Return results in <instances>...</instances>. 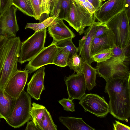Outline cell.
Wrapping results in <instances>:
<instances>
[{
	"label": "cell",
	"instance_id": "44",
	"mask_svg": "<svg viewBox=\"0 0 130 130\" xmlns=\"http://www.w3.org/2000/svg\"><path fill=\"white\" fill-rule=\"evenodd\" d=\"M38 0L39 1L40 4V7H41V0Z\"/></svg>",
	"mask_w": 130,
	"mask_h": 130
},
{
	"label": "cell",
	"instance_id": "19",
	"mask_svg": "<svg viewBox=\"0 0 130 130\" xmlns=\"http://www.w3.org/2000/svg\"><path fill=\"white\" fill-rule=\"evenodd\" d=\"M58 119L59 121L69 130H95L85 123L82 118L60 116Z\"/></svg>",
	"mask_w": 130,
	"mask_h": 130
},
{
	"label": "cell",
	"instance_id": "32",
	"mask_svg": "<svg viewBox=\"0 0 130 130\" xmlns=\"http://www.w3.org/2000/svg\"><path fill=\"white\" fill-rule=\"evenodd\" d=\"M109 29L105 24L100 22L98 25L93 38L99 37L105 33Z\"/></svg>",
	"mask_w": 130,
	"mask_h": 130
},
{
	"label": "cell",
	"instance_id": "37",
	"mask_svg": "<svg viewBox=\"0 0 130 130\" xmlns=\"http://www.w3.org/2000/svg\"><path fill=\"white\" fill-rule=\"evenodd\" d=\"M25 130H40V128L36 125L32 120L28 122Z\"/></svg>",
	"mask_w": 130,
	"mask_h": 130
},
{
	"label": "cell",
	"instance_id": "39",
	"mask_svg": "<svg viewBox=\"0 0 130 130\" xmlns=\"http://www.w3.org/2000/svg\"><path fill=\"white\" fill-rule=\"evenodd\" d=\"M124 9L128 17L130 20V0H125Z\"/></svg>",
	"mask_w": 130,
	"mask_h": 130
},
{
	"label": "cell",
	"instance_id": "43",
	"mask_svg": "<svg viewBox=\"0 0 130 130\" xmlns=\"http://www.w3.org/2000/svg\"><path fill=\"white\" fill-rule=\"evenodd\" d=\"M5 37L4 36H0V41L3 40Z\"/></svg>",
	"mask_w": 130,
	"mask_h": 130
},
{
	"label": "cell",
	"instance_id": "33",
	"mask_svg": "<svg viewBox=\"0 0 130 130\" xmlns=\"http://www.w3.org/2000/svg\"><path fill=\"white\" fill-rule=\"evenodd\" d=\"M84 7L91 13L94 14L95 11L94 7L88 0H74Z\"/></svg>",
	"mask_w": 130,
	"mask_h": 130
},
{
	"label": "cell",
	"instance_id": "31",
	"mask_svg": "<svg viewBox=\"0 0 130 130\" xmlns=\"http://www.w3.org/2000/svg\"><path fill=\"white\" fill-rule=\"evenodd\" d=\"M63 107L64 110L68 111H75L74 105L71 100L68 99L63 98L58 101Z\"/></svg>",
	"mask_w": 130,
	"mask_h": 130
},
{
	"label": "cell",
	"instance_id": "21",
	"mask_svg": "<svg viewBox=\"0 0 130 130\" xmlns=\"http://www.w3.org/2000/svg\"><path fill=\"white\" fill-rule=\"evenodd\" d=\"M72 0H58L50 16L55 15L58 19L64 20L70 7Z\"/></svg>",
	"mask_w": 130,
	"mask_h": 130
},
{
	"label": "cell",
	"instance_id": "35",
	"mask_svg": "<svg viewBox=\"0 0 130 130\" xmlns=\"http://www.w3.org/2000/svg\"><path fill=\"white\" fill-rule=\"evenodd\" d=\"M41 8L42 14L46 13L48 15L50 13V8L49 0H41Z\"/></svg>",
	"mask_w": 130,
	"mask_h": 130
},
{
	"label": "cell",
	"instance_id": "12",
	"mask_svg": "<svg viewBox=\"0 0 130 130\" xmlns=\"http://www.w3.org/2000/svg\"><path fill=\"white\" fill-rule=\"evenodd\" d=\"M64 80L68 95V99L80 100L85 94L86 85L82 73H74L68 77L65 76Z\"/></svg>",
	"mask_w": 130,
	"mask_h": 130
},
{
	"label": "cell",
	"instance_id": "6",
	"mask_svg": "<svg viewBox=\"0 0 130 130\" xmlns=\"http://www.w3.org/2000/svg\"><path fill=\"white\" fill-rule=\"evenodd\" d=\"M46 32V28L35 31L21 42L19 62L22 64L30 61L44 47Z\"/></svg>",
	"mask_w": 130,
	"mask_h": 130
},
{
	"label": "cell",
	"instance_id": "3",
	"mask_svg": "<svg viewBox=\"0 0 130 130\" xmlns=\"http://www.w3.org/2000/svg\"><path fill=\"white\" fill-rule=\"evenodd\" d=\"M31 104L30 96L23 90L16 99L13 109L10 115L5 120L6 122L15 128L23 126L31 119Z\"/></svg>",
	"mask_w": 130,
	"mask_h": 130
},
{
	"label": "cell",
	"instance_id": "15",
	"mask_svg": "<svg viewBox=\"0 0 130 130\" xmlns=\"http://www.w3.org/2000/svg\"><path fill=\"white\" fill-rule=\"evenodd\" d=\"M45 75V67H42L34 73L27 84V93L36 100L40 99L41 94L45 89L44 85Z\"/></svg>",
	"mask_w": 130,
	"mask_h": 130
},
{
	"label": "cell",
	"instance_id": "4",
	"mask_svg": "<svg viewBox=\"0 0 130 130\" xmlns=\"http://www.w3.org/2000/svg\"><path fill=\"white\" fill-rule=\"evenodd\" d=\"M129 21L124 9L105 24L115 35L116 46L121 48L130 45Z\"/></svg>",
	"mask_w": 130,
	"mask_h": 130
},
{
	"label": "cell",
	"instance_id": "14",
	"mask_svg": "<svg viewBox=\"0 0 130 130\" xmlns=\"http://www.w3.org/2000/svg\"><path fill=\"white\" fill-rule=\"evenodd\" d=\"M100 23L94 20L93 24L85 30L84 36L79 41L78 55L81 56L84 61L89 64L94 62L91 54L90 47L92 39Z\"/></svg>",
	"mask_w": 130,
	"mask_h": 130
},
{
	"label": "cell",
	"instance_id": "30",
	"mask_svg": "<svg viewBox=\"0 0 130 130\" xmlns=\"http://www.w3.org/2000/svg\"><path fill=\"white\" fill-rule=\"evenodd\" d=\"M34 12V18L36 20H40L42 15L40 5L38 0H30Z\"/></svg>",
	"mask_w": 130,
	"mask_h": 130
},
{
	"label": "cell",
	"instance_id": "34",
	"mask_svg": "<svg viewBox=\"0 0 130 130\" xmlns=\"http://www.w3.org/2000/svg\"><path fill=\"white\" fill-rule=\"evenodd\" d=\"M11 5V0H0V15L4 13Z\"/></svg>",
	"mask_w": 130,
	"mask_h": 130
},
{
	"label": "cell",
	"instance_id": "27",
	"mask_svg": "<svg viewBox=\"0 0 130 130\" xmlns=\"http://www.w3.org/2000/svg\"><path fill=\"white\" fill-rule=\"evenodd\" d=\"M72 39L71 38L65 39L57 43L56 44L57 47L63 48L67 51L69 55V59L78 52V48L74 45Z\"/></svg>",
	"mask_w": 130,
	"mask_h": 130
},
{
	"label": "cell",
	"instance_id": "38",
	"mask_svg": "<svg viewBox=\"0 0 130 130\" xmlns=\"http://www.w3.org/2000/svg\"><path fill=\"white\" fill-rule=\"evenodd\" d=\"M8 39L5 37L0 41V61L3 55Z\"/></svg>",
	"mask_w": 130,
	"mask_h": 130
},
{
	"label": "cell",
	"instance_id": "23",
	"mask_svg": "<svg viewBox=\"0 0 130 130\" xmlns=\"http://www.w3.org/2000/svg\"><path fill=\"white\" fill-rule=\"evenodd\" d=\"M38 126L40 130H57V126L54 123L52 117L45 108L42 120Z\"/></svg>",
	"mask_w": 130,
	"mask_h": 130
},
{
	"label": "cell",
	"instance_id": "1",
	"mask_svg": "<svg viewBox=\"0 0 130 130\" xmlns=\"http://www.w3.org/2000/svg\"><path fill=\"white\" fill-rule=\"evenodd\" d=\"M130 77L112 76L106 81L104 91L109 97V112L122 121L127 120L130 115Z\"/></svg>",
	"mask_w": 130,
	"mask_h": 130
},
{
	"label": "cell",
	"instance_id": "11",
	"mask_svg": "<svg viewBox=\"0 0 130 130\" xmlns=\"http://www.w3.org/2000/svg\"><path fill=\"white\" fill-rule=\"evenodd\" d=\"M125 0H109L102 4L94 13L98 22L106 24L124 9Z\"/></svg>",
	"mask_w": 130,
	"mask_h": 130
},
{
	"label": "cell",
	"instance_id": "28",
	"mask_svg": "<svg viewBox=\"0 0 130 130\" xmlns=\"http://www.w3.org/2000/svg\"><path fill=\"white\" fill-rule=\"evenodd\" d=\"M113 48L105 49L91 56L94 62L97 63L106 61L113 56Z\"/></svg>",
	"mask_w": 130,
	"mask_h": 130
},
{
	"label": "cell",
	"instance_id": "7",
	"mask_svg": "<svg viewBox=\"0 0 130 130\" xmlns=\"http://www.w3.org/2000/svg\"><path fill=\"white\" fill-rule=\"evenodd\" d=\"M79 104L85 111L101 118L105 117L109 112L108 104L103 96L95 94H85L79 100Z\"/></svg>",
	"mask_w": 130,
	"mask_h": 130
},
{
	"label": "cell",
	"instance_id": "16",
	"mask_svg": "<svg viewBox=\"0 0 130 130\" xmlns=\"http://www.w3.org/2000/svg\"><path fill=\"white\" fill-rule=\"evenodd\" d=\"M116 46L115 35L109 29L103 35L93 38L90 47L91 56L102 50L113 48Z\"/></svg>",
	"mask_w": 130,
	"mask_h": 130
},
{
	"label": "cell",
	"instance_id": "47",
	"mask_svg": "<svg viewBox=\"0 0 130 130\" xmlns=\"http://www.w3.org/2000/svg\"><path fill=\"white\" fill-rule=\"evenodd\" d=\"M101 2H101V0H99Z\"/></svg>",
	"mask_w": 130,
	"mask_h": 130
},
{
	"label": "cell",
	"instance_id": "22",
	"mask_svg": "<svg viewBox=\"0 0 130 130\" xmlns=\"http://www.w3.org/2000/svg\"><path fill=\"white\" fill-rule=\"evenodd\" d=\"M32 105L30 111L31 119L38 126L42 120L46 108L42 105L34 102L33 103Z\"/></svg>",
	"mask_w": 130,
	"mask_h": 130
},
{
	"label": "cell",
	"instance_id": "8",
	"mask_svg": "<svg viewBox=\"0 0 130 130\" xmlns=\"http://www.w3.org/2000/svg\"><path fill=\"white\" fill-rule=\"evenodd\" d=\"M57 42L53 41L48 46L44 47L26 65L25 69L31 73L41 67L47 64H53L58 47Z\"/></svg>",
	"mask_w": 130,
	"mask_h": 130
},
{
	"label": "cell",
	"instance_id": "5",
	"mask_svg": "<svg viewBox=\"0 0 130 130\" xmlns=\"http://www.w3.org/2000/svg\"><path fill=\"white\" fill-rule=\"evenodd\" d=\"M84 7L76 1L72 0L70 9L64 19L80 35L85 32V28L91 25L95 18Z\"/></svg>",
	"mask_w": 130,
	"mask_h": 130
},
{
	"label": "cell",
	"instance_id": "46",
	"mask_svg": "<svg viewBox=\"0 0 130 130\" xmlns=\"http://www.w3.org/2000/svg\"><path fill=\"white\" fill-rule=\"evenodd\" d=\"M1 118H0V124H1Z\"/></svg>",
	"mask_w": 130,
	"mask_h": 130
},
{
	"label": "cell",
	"instance_id": "2",
	"mask_svg": "<svg viewBox=\"0 0 130 130\" xmlns=\"http://www.w3.org/2000/svg\"><path fill=\"white\" fill-rule=\"evenodd\" d=\"M21 42L19 37L8 39L0 61V89H3L9 79L18 70Z\"/></svg>",
	"mask_w": 130,
	"mask_h": 130
},
{
	"label": "cell",
	"instance_id": "13",
	"mask_svg": "<svg viewBox=\"0 0 130 130\" xmlns=\"http://www.w3.org/2000/svg\"><path fill=\"white\" fill-rule=\"evenodd\" d=\"M29 73L28 70H18L7 83L4 91L11 97L17 98L24 90Z\"/></svg>",
	"mask_w": 130,
	"mask_h": 130
},
{
	"label": "cell",
	"instance_id": "25",
	"mask_svg": "<svg viewBox=\"0 0 130 130\" xmlns=\"http://www.w3.org/2000/svg\"><path fill=\"white\" fill-rule=\"evenodd\" d=\"M57 17L55 15L50 17L39 23H27L25 29H31L35 31L46 28L54 22Z\"/></svg>",
	"mask_w": 130,
	"mask_h": 130
},
{
	"label": "cell",
	"instance_id": "10",
	"mask_svg": "<svg viewBox=\"0 0 130 130\" xmlns=\"http://www.w3.org/2000/svg\"><path fill=\"white\" fill-rule=\"evenodd\" d=\"M17 9L11 5L0 15V36L7 38L16 36L19 30L16 17Z\"/></svg>",
	"mask_w": 130,
	"mask_h": 130
},
{
	"label": "cell",
	"instance_id": "26",
	"mask_svg": "<svg viewBox=\"0 0 130 130\" xmlns=\"http://www.w3.org/2000/svg\"><path fill=\"white\" fill-rule=\"evenodd\" d=\"M68 60L69 55L67 51L63 48L58 47L53 64L60 67H65L67 66Z\"/></svg>",
	"mask_w": 130,
	"mask_h": 130
},
{
	"label": "cell",
	"instance_id": "36",
	"mask_svg": "<svg viewBox=\"0 0 130 130\" xmlns=\"http://www.w3.org/2000/svg\"><path fill=\"white\" fill-rule=\"evenodd\" d=\"M115 123H113V129L115 130H130L128 126L123 124L119 121H115Z\"/></svg>",
	"mask_w": 130,
	"mask_h": 130
},
{
	"label": "cell",
	"instance_id": "41",
	"mask_svg": "<svg viewBox=\"0 0 130 130\" xmlns=\"http://www.w3.org/2000/svg\"><path fill=\"white\" fill-rule=\"evenodd\" d=\"M58 0H49L50 4V14L53 11Z\"/></svg>",
	"mask_w": 130,
	"mask_h": 130
},
{
	"label": "cell",
	"instance_id": "40",
	"mask_svg": "<svg viewBox=\"0 0 130 130\" xmlns=\"http://www.w3.org/2000/svg\"><path fill=\"white\" fill-rule=\"evenodd\" d=\"M93 6L95 11L98 10L102 4V2L99 0H88Z\"/></svg>",
	"mask_w": 130,
	"mask_h": 130
},
{
	"label": "cell",
	"instance_id": "20",
	"mask_svg": "<svg viewBox=\"0 0 130 130\" xmlns=\"http://www.w3.org/2000/svg\"><path fill=\"white\" fill-rule=\"evenodd\" d=\"M85 81L86 89L89 91L96 85V79L97 73L95 68L84 61L82 69Z\"/></svg>",
	"mask_w": 130,
	"mask_h": 130
},
{
	"label": "cell",
	"instance_id": "48",
	"mask_svg": "<svg viewBox=\"0 0 130 130\" xmlns=\"http://www.w3.org/2000/svg\"></svg>",
	"mask_w": 130,
	"mask_h": 130
},
{
	"label": "cell",
	"instance_id": "42",
	"mask_svg": "<svg viewBox=\"0 0 130 130\" xmlns=\"http://www.w3.org/2000/svg\"><path fill=\"white\" fill-rule=\"evenodd\" d=\"M28 5L32 9V7L30 0H24ZM33 10V9H32Z\"/></svg>",
	"mask_w": 130,
	"mask_h": 130
},
{
	"label": "cell",
	"instance_id": "17",
	"mask_svg": "<svg viewBox=\"0 0 130 130\" xmlns=\"http://www.w3.org/2000/svg\"><path fill=\"white\" fill-rule=\"evenodd\" d=\"M48 30L50 36L57 43L66 39H72L75 36L73 31L64 24L63 20L56 18L48 27Z\"/></svg>",
	"mask_w": 130,
	"mask_h": 130
},
{
	"label": "cell",
	"instance_id": "18",
	"mask_svg": "<svg viewBox=\"0 0 130 130\" xmlns=\"http://www.w3.org/2000/svg\"><path fill=\"white\" fill-rule=\"evenodd\" d=\"M16 99L0 88V118L5 120L10 115L14 106Z\"/></svg>",
	"mask_w": 130,
	"mask_h": 130
},
{
	"label": "cell",
	"instance_id": "9",
	"mask_svg": "<svg viewBox=\"0 0 130 130\" xmlns=\"http://www.w3.org/2000/svg\"><path fill=\"white\" fill-rule=\"evenodd\" d=\"M128 63L108 61L97 63L95 68L98 76L106 81L114 75L130 76Z\"/></svg>",
	"mask_w": 130,
	"mask_h": 130
},
{
	"label": "cell",
	"instance_id": "29",
	"mask_svg": "<svg viewBox=\"0 0 130 130\" xmlns=\"http://www.w3.org/2000/svg\"><path fill=\"white\" fill-rule=\"evenodd\" d=\"M11 5L18 9L24 14L28 16L34 17L32 9L30 7L24 0H11Z\"/></svg>",
	"mask_w": 130,
	"mask_h": 130
},
{
	"label": "cell",
	"instance_id": "45",
	"mask_svg": "<svg viewBox=\"0 0 130 130\" xmlns=\"http://www.w3.org/2000/svg\"><path fill=\"white\" fill-rule=\"evenodd\" d=\"M106 0H101V2H102Z\"/></svg>",
	"mask_w": 130,
	"mask_h": 130
},
{
	"label": "cell",
	"instance_id": "24",
	"mask_svg": "<svg viewBox=\"0 0 130 130\" xmlns=\"http://www.w3.org/2000/svg\"><path fill=\"white\" fill-rule=\"evenodd\" d=\"M84 61L83 58L76 53L69 59L67 66L77 73H82Z\"/></svg>",
	"mask_w": 130,
	"mask_h": 130
}]
</instances>
